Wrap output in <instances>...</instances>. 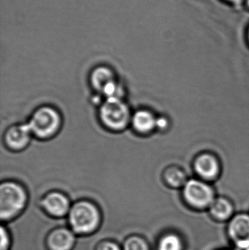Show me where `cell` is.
Returning a JSON list of instances; mask_svg holds the SVG:
<instances>
[{"label":"cell","instance_id":"5bb4252c","mask_svg":"<svg viewBox=\"0 0 249 250\" xmlns=\"http://www.w3.org/2000/svg\"><path fill=\"white\" fill-rule=\"evenodd\" d=\"M184 242L178 233L171 232L163 235L159 240L157 250H184Z\"/></svg>","mask_w":249,"mask_h":250},{"label":"cell","instance_id":"4fadbf2b","mask_svg":"<svg viewBox=\"0 0 249 250\" xmlns=\"http://www.w3.org/2000/svg\"><path fill=\"white\" fill-rule=\"evenodd\" d=\"M133 127L139 133L146 134L152 132L156 126V119L149 111L140 110L132 117Z\"/></svg>","mask_w":249,"mask_h":250},{"label":"cell","instance_id":"8fae6325","mask_svg":"<svg viewBox=\"0 0 249 250\" xmlns=\"http://www.w3.org/2000/svg\"><path fill=\"white\" fill-rule=\"evenodd\" d=\"M211 216L216 222H229L234 217V208L231 202L223 198H216L209 208Z\"/></svg>","mask_w":249,"mask_h":250},{"label":"cell","instance_id":"8992f818","mask_svg":"<svg viewBox=\"0 0 249 250\" xmlns=\"http://www.w3.org/2000/svg\"><path fill=\"white\" fill-rule=\"evenodd\" d=\"M91 83L95 89L103 94L106 98H121L122 90L109 67L101 66L95 68L91 74Z\"/></svg>","mask_w":249,"mask_h":250},{"label":"cell","instance_id":"2e32d148","mask_svg":"<svg viewBox=\"0 0 249 250\" xmlns=\"http://www.w3.org/2000/svg\"><path fill=\"white\" fill-rule=\"evenodd\" d=\"M124 250H150V249L144 239L139 236H131L124 242Z\"/></svg>","mask_w":249,"mask_h":250},{"label":"cell","instance_id":"ac0fdd59","mask_svg":"<svg viewBox=\"0 0 249 250\" xmlns=\"http://www.w3.org/2000/svg\"><path fill=\"white\" fill-rule=\"evenodd\" d=\"M96 250H121L117 244L112 242H103L99 244Z\"/></svg>","mask_w":249,"mask_h":250},{"label":"cell","instance_id":"603a6c76","mask_svg":"<svg viewBox=\"0 0 249 250\" xmlns=\"http://www.w3.org/2000/svg\"><path fill=\"white\" fill-rule=\"evenodd\" d=\"M244 250H249V248H248V249Z\"/></svg>","mask_w":249,"mask_h":250},{"label":"cell","instance_id":"ffe728a7","mask_svg":"<svg viewBox=\"0 0 249 250\" xmlns=\"http://www.w3.org/2000/svg\"><path fill=\"white\" fill-rule=\"evenodd\" d=\"M225 1H228V2L232 4H240L241 3H242L243 1H245V0H225Z\"/></svg>","mask_w":249,"mask_h":250},{"label":"cell","instance_id":"44dd1931","mask_svg":"<svg viewBox=\"0 0 249 250\" xmlns=\"http://www.w3.org/2000/svg\"><path fill=\"white\" fill-rule=\"evenodd\" d=\"M246 2H247V6L249 7V0H245Z\"/></svg>","mask_w":249,"mask_h":250},{"label":"cell","instance_id":"30bf717a","mask_svg":"<svg viewBox=\"0 0 249 250\" xmlns=\"http://www.w3.org/2000/svg\"><path fill=\"white\" fill-rule=\"evenodd\" d=\"M75 242L76 238L71 230L58 229L50 233L47 243L51 250H71Z\"/></svg>","mask_w":249,"mask_h":250},{"label":"cell","instance_id":"277c9868","mask_svg":"<svg viewBox=\"0 0 249 250\" xmlns=\"http://www.w3.org/2000/svg\"><path fill=\"white\" fill-rule=\"evenodd\" d=\"M27 125L32 134L37 138L48 139L58 132L61 117L54 108L42 107L34 113Z\"/></svg>","mask_w":249,"mask_h":250},{"label":"cell","instance_id":"7402d4cb","mask_svg":"<svg viewBox=\"0 0 249 250\" xmlns=\"http://www.w3.org/2000/svg\"><path fill=\"white\" fill-rule=\"evenodd\" d=\"M247 36H248V40L249 41V29H248V32H247Z\"/></svg>","mask_w":249,"mask_h":250},{"label":"cell","instance_id":"5b68a950","mask_svg":"<svg viewBox=\"0 0 249 250\" xmlns=\"http://www.w3.org/2000/svg\"><path fill=\"white\" fill-rule=\"evenodd\" d=\"M184 198L187 204L196 210L209 209L216 199L213 189L206 183L197 180H190L186 183Z\"/></svg>","mask_w":249,"mask_h":250},{"label":"cell","instance_id":"ba28073f","mask_svg":"<svg viewBox=\"0 0 249 250\" xmlns=\"http://www.w3.org/2000/svg\"><path fill=\"white\" fill-rule=\"evenodd\" d=\"M42 206L48 214L55 217H64L71 208L67 196L58 192H50L45 195L42 199Z\"/></svg>","mask_w":249,"mask_h":250},{"label":"cell","instance_id":"7c38bea8","mask_svg":"<svg viewBox=\"0 0 249 250\" xmlns=\"http://www.w3.org/2000/svg\"><path fill=\"white\" fill-rule=\"evenodd\" d=\"M195 169L201 177L213 179L219 173V165L213 156L204 154L198 157L195 163Z\"/></svg>","mask_w":249,"mask_h":250},{"label":"cell","instance_id":"6da1fadb","mask_svg":"<svg viewBox=\"0 0 249 250\" xmlns=\"http://www.w3.org/2000/svg\"><path fill=\"white\" fill-rule=\"evenodd\" d=\"M100 213L97 207L89 201H79L69 212V223L74 233L86 235L93 233L100 224Z\"/></svg>","mask_w":249,"mask_h":250},{"label":"cell","instance_id":"9a60e30c","mask_svg":"<svg viewBox=\"0 0 249 250\" xmlns=\"http://www.w3.org/2000/svg\"><path fill=\"white\" fill-rule=\"evenodd\" d=\"M165 179L171 186L179 188L186 185L185 175L177 168H171L165 173Z\"/></svg>","mask_w":249,"mask_h":250},{"label":"cell","instance_id":"52a82bcc","mask_svg":"<svg viewBox=\"0 0 249 250\" xmlns=\"http://www.w3.org/2000/svg\"><path fill=\"white\" fill-rule=\"evenodd\" d=\"M228 239L239 250L249 248V214L241 213L234 215L227 227Z\"/></svg>","mask_w":249,"mask_h":250},{"label":"cell","instance_id":"d6986e66","mask_svg":"<svg viewBox=\"0 0 249 250\" xmlns=\"http://www.w3.org/2000/svg\"><path fill=\"white\" fill-rule=\"evenodd\" d=\"M168 126V121L165 118L156 119V127L159 129H165Z\"/></svg>","mask_w":249,"mask_h":250},{"label":"cell","instance_id":"7a4b0ae2","mask_svg":"<svg viewBox=\"0 0 249 250\" xmlns=\"http://www.w3.org/2000/svg\"><path fill=\"white\" fill-rule=\"evenodd\" d=\"M26 191L19 184L7 182L0 188V217L8 221L19 215L26 206Z\"/></svg>","mask_w":249,"mask_h":250},{"label":"cell","instance_id":"9c48e42d","mask_svg":"<svg viewBox=\"0 0 249 250\" xmlns=\"http://www.w3.org/2000/svg\"><path fill=\"white\" fill-rule=\"evenodd\" d=\"M31 134L27 124L15 125L6 132L4 140L9 148L19 151L29 144Z\"/></svg>","mask_w":249,"mask_h":250},{"label":"cell","instance_id":"e0dca14e","mask_svg":"<svg viewBox=\"0 0 249 250\" xmlns=\"http://www.w3.org/2000/svg\"><path fill=\"white\" fill-rule=\"evenodd\" d=\"M10 247V239L8 232L3 226L1 228V247L0 250H9Z\"/></svg>","mask_w":249,"mask_h":250},{"label":"cell","instance_id":"3957f363","mask_svg":"<svg viewBox=\"0 0 249 250\" xmlns=\"http://www.w3.org/2000/svg\"><path fill=\"white\" fill-rule=\"evenodd\" d=\"M99 117L102 124L113 131L125 129L132 120L130 109L121 98H106L100 110Z\"/></svg>","mask_w":249,"mask_h":250}]
</instances>
